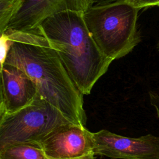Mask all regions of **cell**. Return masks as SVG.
Returning a JSON list of instances; mask_svg holds the SVG:
<instances>
[{
    "label": "cell",
    "instance_id": "6da1fadb",
    "mask_svg": "<svg viewBox=\"0 0 159 159\" xmlns=\"http://www.w3.org/2000/svg\"><path fill=\"white\" fill-rule=\"evenodd\" d=\"M8 50L2 63L12 65L35 83L38 94L57 108L71 123L85 126L83 94L70 78L57 52L38 29H7L1 37Z\"/></svg>",
    "mask_w": 159,
    "mask_h": 159
},
{
    "label": "cell",
    "instance_id": "7a4b0ae2",
    "mask_svg": "<svg viewBox=\"0 0 159 159\" xmlns=\"http://www.w3.org/2000/svg\"><path fill=\"white\" fill-rule=\"evenodd\" d=\"M57 52L70 78L83 95L89 94L112 61L100 51L83 13L65 11L45 19L37 28Z\"/></svg>",
    "mask_w": 159,
    "mask_h": 159
},
{
    "label": "cell",
    "instance_id": "3957f363",
    "mask_svg": "<svg viewBox=\"0 0 159 159\" xmlns=\"http://www.w3.org/2000/svg\"><path fill=\"white\" fill-rule=\"evenodd\" d=\"M139 10L124 0L89 7L83 12L93 39L102 53L112 61L125 56L140 42Z\"/></svg>",
    "mask_w": 159,
    "mask_h": 159
},
{
    "label": "cell",
    "instance_id": "277c9868",
    "mask_svg": "<svg viewBox=\"0 0 159 159\" xmlns=\"http://www.w3.org/2000/svg\"><path fill=\"white\" fill-rule=\"evenodd\" d=\"M71 123L39 94L28 106L0 116V147L9 143L41 140L56 128Z\"/></svg>",
    "mask_w": 159,
    "mask_h": 159
},
{
    "label": "cell",
    "instance_id": "5b68a950",
    "mask_svg": "<svg viewBox=\"0 0 159 159\" xmlns=\"http://www.w3.org/2000/svg\"><path fill=\"white\" fill-rule=\"evenodd\" d=\"M94 153L112 159H159V137L122 136L102 129L93 133Z\"/></svg>",
    "mask_w": 159,
    "mask_h": 159
},
{
    "label": "cell",
    "instance_id": "8992f818",
    "mask_svg": "<svg viewBox=\"0 0 159 159\" xmlns=\"http://www.w3.org/2000/svg\"><path fill=\"white\" fill-rule=\"evenodd\" d=\"M89 7V0H18L6 30H34L53 15L69 11L83 13Z\"/></svg>",
    "mask_w": 159,
    "mask_h": 159
},
{
    "label": "cell",
    "instance_id": "52a82bcc",
    "mask_svg": "<svg viewBox=\"0 0 159 159\" xmlns=\"http://www.w3.org/2000/svg\"><path fill=\"white\" fill-rule=\"evenodd\" d=\"M48 159H67L94 152L93 133L85 126L68 123L61 125L39 142Z\"/></svg>",
    "mask_w": 159,
    "mask_h": 159
},
{
    "label": "cell",
    "instance_id": "ba28073f",
    "mask_svg": "<svg viewBox=\"0 0 159 159\" xmlns=\"http://www.w3.org/2000/svg\"><path fill=\"white\" fill-rule=\"evenodd\" d=\"M38 94L34 81L11 64L1 65L0 116L17 112L29 105Z\"/></svg>",
    "mask_w": 159,
    "mask_h": 159
},
{
    "label": "cell",
    "instance_id": "9c48e42d",
    "mask_svg": "<svg viewBox=\"0 0 159 159\" xmlns=\"http://www.w3.org/2000/svg\"><path fill=\"white\" fill-rule=\"evenodd\" d=\"M0 159H48L40 143L17 142L0 147Z\"/></svg>",
    "mask_w": 159,
    "mask_h": 159
},
{
    "label": "cell",
    "instance_id": "30bf717a",
    "mask_svg": "<svg viewBox=\"0 0 159 159\" xmlns=\"http://www.w3.org/2000/svg\"><path fill=\"white\" fill-rule=\"evenodd\" d=\"M18 0H0V32L2 34L13 15Z\"/></svg>",
    "mask_w": 159,
    "mask_h": 159
},
{
    "label": "cell",
    "instance_id": "8fae6325",
    "mask_svg": "<svg viewBox=\"0 0 159 159\" xmlns=\"http://www.w3.org/2000/svg\"><path fill=\"white\" fill-rule=\"evenodd\" d=\"M126 1L139 9L151 6H159V0H126Z\"/></svg>",
    "mask_w": 159,
    "mask_h": 159
},
{
    "label": "cell",
    "instance_id": "7c38bea8",
    "mask_svg": "<svg viewBox=\"0 0 159 159\" xmlns=\"http://www.w3.org/2000/svg\"><path fill=\"white\" fill-rule=\"evenodd\" d=\"M149 98L150 103L155 107L157 111V117L159 118V94L153 91H150Z\"/></svg>",
    "mask_w": 159,
    "mask_h": 159
},
{
    "label": "cell",
    "instance_id": "4fadbf2b",
    "mask_svg": "<svg viewBox=\"0 0 159 159\" xmlns=\"http://www.w3.org/2000/svg\"><path fill=\"white\" fill-rule=\"evenodd\" d=\"M124 0H89L90 7H96L99 6H103L112 3H116Z\"/></svg>",
    "mask_w": 159,
    "mask_h": 159
},
{
    "label": "cell",
    "instance_id": "5bb4252c",
    "mask_svg": "<svg viewBox=\"0 0 159 159\" xmlns=\"http://www.w3.org/2000/svg\"><path fill=\"white\" fill-rule=\"evenodd\" d=\"M67 159H96V157H95V154L94 153V152H91L88 154L83 155L81 157L71 158H67Z\"/></svg>",
    "mask_w": 159,
    "mask_h": 159
},
{
    "label": "cell",
    "instance_id": "9a60e30c",
    "mask_svg": "<svg viewBox=\"0 0 159 159\" xmlns=\"http://www.w3.org/2000/svg\"><path fill=\"white\" fill-rule=\"evenodd\" d=\"M157 49L159 51V40L158 41V43L157 44Z\"/></svg>",
    "mask_w": 159,
    "mask_h": 159
}]
</instances>
